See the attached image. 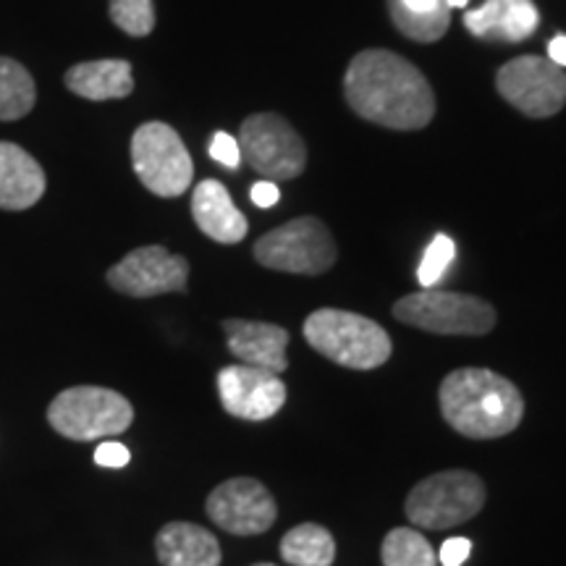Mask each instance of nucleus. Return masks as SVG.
Instances as JSON below:
<instances>
[{
  "instance_id": "nucleus-1",
  "label": "nucleus",
  "mask_w": 566,
  "mask_h": 566,
  "mask_svg": "<svg viewBox=\"0 0 566 566\" xmlns=\"http://www.w3.org/2000/svg\"><path fill=\"white\" fill-rule=\"evenodd\" d=\"M352 111L386 129L417 132L433 122L436 97L422 71L391 51L354 55L344 76Z\"/></svg>"
},
{
  "instance_id": "nucleus-2",
  "label": "nucleus",
  "mask_w": 566,
  "mask_h": 566,
  "mask_svg": "<svg viewBox=\"0 0 566 566\" xmlns=\"http://www.w3.org/2000/svg\"><path fill=\"white\" fill-rule=\"evenodd\" d=\"M438 401L443 420L459 436L472 441H491L514 433L525 417V399L520 388L485 367H462L446 375Z\"/></svg>"
},
{
  "instance_id": "nucleus-3",
  "label": "nucleus",
  "mask_w": 566,
  "mask_h": 566,
  "mask_svg": "<svg viewBox=\"0 0 566 566\" xmlns=\"http://www.w3.org/2000/svg\"><path fill=\"white\" fill-rule=\"evenodd\" d=\"M304 338L317 354L352 370H375L391 357V338L370 317L346 310H315L304 321Z\"/></svg>"
},
{
  "instance_id": "nucleus-4",
  "label": "nucleus",
  "mask_w": 566,
  "mask_h": 566,
  "mask_svg": "<svg viewBox=\"0 0 566 566\" xmlns=\"http://www.w3.org/2000/svg\"><path fill=\"white\" fill-rule=\"evenodd\" d=\"M48 422L69 441H97L126 433L134 422V407L126 396L111 388L74 386L51 401Z\"/></svg>"
},
{
  "instance_id": "nucleus-5",
  "label": "nucleus",
  "mask_w": 566,
  "mask_h": 566,
  "mask_svg": "<svg viewBox=\"0 0 566 566\" xmlns=\"http://www.w3.org/2000/svg\"><path fill=\"white\" fill-rule=\"evenodd\" d=\"M485 506V483L470 470H446L430 475L409 491L407 520L424 530L464 525Z\"/></svg>"
},
{
  "instance_id": "nucleus-6",
  "label": "nucleus",
  "mask_w": 566,
  "mask_h": 566,
  "mask_svg": "<svg viewBox=\"0 0 566 566\" xmlns=\"http://www.w3.org/2000/svg\"><path fill=\"white\" fill-rule=\"evenodd\" d=\"M396 321L443 336H485L495 325L493 304L472 294L459 292H424L407 294L394 304Z\"/></svg>"
},
{
  "instance_id": "nucleus-7",
  "label": "nucleus",
  "mask_w": 566,
  "mask_h": 566,
  "mask_svg": "<svg viewBox=\"0 0 566 566\" xmlns=\"http://www.w3.org/2000/svg\"><path fill=\"white\" fill-rule=\"evenodd\" d=\"M336 254V242L328 226L313 216L294 218V221L268 231L254 244V260L281 273L321 275L334 268Z\"/></svg>"
},
{
  "instance_id": "nucleus-8",
  "label": "nucleus",
  "mask_w": 566,
  "mask_h": 566,
  "mask_svg": "<svg viewBox=\"0 0 566 566\" xmlns=\"http://www.w3.org/2000/svg\"><path fill=\"white\" fill-rule=\"evenodd\" d=\"M132 163L139 181L158 197H179L192 187L195 166L176 129L163 122L142 124L132 137Z\"/></svg>"
},
{
  "instance_id": "nucleus-9",
  "label": "nucleus",
  "mask_w": 566,
  "mask_h": 566,
  "mask_svg": "<svg viewBox=\"0 0 566 566\" xmlns=\"http://www.w3.org/2000/svg\"><path fill=\"white\" fill-rule=\"evenodd\" d=\"M242 160L268 181H289L304 171L307 150L292 124L275 113H254L239 132Z\"/></svg>"
},
{
  "instance_id": "nucleus-10",
  "label": "nucleus",
  "mask_w": 566,
  "mask_h": 566,
  "mask_svg": "<svg viewBox=\"0 0 566 566\" xmlns=\"http://www.w3.org/2000/svg\"><path fill=\"white\" fill-rule=\"evenodd\" d=\"M501 97L530 118H548L566 103V71L541 55H520L495 76Z\"/></svg>"
},
{
  "instance_id": "nucleus-11",
  "label": "nucleus",
  "mask_w": 566,
  "mask_h": 566,
  "mask_svg": "<svg viewBox=\"0 0 566 566\" xmlns=\"http://www.w3.org/2000/svg\"><path fill=\"white\" fill-rule=\"evenodd\" d=\"M205 512L231 535H263L273 527L279 506L260 480L231 478L208 495Z\"/></svg>"
},
{
  "instance_id": "nucleus-12",
  "label": "nucleus",
  "mask_w": 566,
  "mask_h": 566,
  "mask_svg": "<svg viewBox=\"0 0 566 566\" xmlns=\"http://www.w3.org/2000/svg\"><path fill=\"white\" fill-rule=\"evenodd\" d=\"M189 281V263L181 254L168 252L166 247H139L126 254L122 263L108 271V283L126 296H160L184 292Z\"/></svg>"
},
{
  "instance_id": "nucleus-13",
  "label": "nucleus",
  "mask_w": 566,
  "mask_h": 566,
  "mask_svg": "<svg viewBox=\"0 0 566 566\" xmlns=\"http://www.w3.org/2000/svg\"><path fill=\"white\" fill-rule=\"evenodd\" d=\"M218 394L226 412L250 422L271 420L286 405V386L279 373L242 363L218 373Z\"/></svg>"
},
{
  "instance_id": "nucleus-14",
  "label": "nucleus",
  "mask_w": 566,
  "mask_h": 566,
  "mask_svg": "<svg viewBox=\"0 0 566 566\" xmlns=\"http://www.w3.org/2000/svg\"><path fill=\"white\" fill-rule=\"evenodd\" d=\"M223 331L229 352L242 365L263 367V370L279 375L289 367V331L281 325L231 317V321H223Z\"/></svg>"
},
{
  "instance_id": "nucleus-15",
  "label": "nucleus",
  "mask_w": 566,
  "mask_h": 566,
  "mask_svg": "<svg viewBox=\"0 0 566 566\" xmlns=\"http://www.w3.org/2000/svg\"><path fill=\"white\" fill-rule=\"evenodd\" d=\"M541 13L533 0H485L475 11L464 13L467 32L480 40L522 42L533 38Z\"/></svg>"
},
{
  "instance_id": "nucleus-16",
  "label": "nucleus",
  "mask_w": 566,
  "mask_h": 566,
  "mask_svg": "<svg viewBox=\"0 0 566 566\" xmlns=\"http://www.w3.org/2000/svg\"><path fill=\"white\" fill-rule=\"evenodd\" d=\"M192 216L205 237L218 244H239L247 237V218L221 181L205 179L195 187Z\"/></svg>"
},
{
  "instance_id": "nucleus-17",
  "label": "nucleus",
  "mask_w": 566,
  "mask_h": 566,
  "mask_svg": "<svg viewBox=\"0 0 566 566\" xmlns=\"http://www.w3.org/2000/svg\"><path fill=\"white\" fill-rule=\"evenodd\" d=\"M45 171L13 142H0V208L27 210L45 195Z\"/></svg>"
},
{
  "instance_id": "nucleus-18",
  "label": "nucleus",
  "mask_w": 566,
  "mask_h": 566,
  "mask_svg": "<svg viewBox=\"0 0 566 566\" xmlns=\"http://www.w3.org/2000/svg\"><path fill=\"white\" fill-rule=\"evenodd\" d=\"M155 554L163 566H221L218 537L192 522H168L155 537Z\"/></svg>"
},
{
  "instance_id": "nucleus-19",
  "label": "nucleus",
  "mask_w": 566,
  "mask_h": 566,
  "mask_svg": "<svg viewBox=\"0 0 566 566\" xmlns=\"http://www.w3.org/2000/svg\"><path fill=\"white\" fill-rule=\"evenodd\" d=\"M63 82L84 101H118V97L132 95L134 90L132 63L122 59L76 63L66 71Z\"/></svg>"
},
{
  "instance_id": "nucleus-20",
  "label": "nucleus",
  "mask_w": 566,
  "mask_h": 566,
  "mask_svg": "<svg viewBox=\"0 0 566 566\" xmlns=\"http://www.w3.org/2000/svg\"><path fill=\"white\" fill-rule=\"evenodd\" d=\"M396 30L417 42L441 40L451 24L446 0H388Z\"/></svg>"
},
{
  "instance_id": "nucleus-21",
  "label": "nucleus",
  "mask_w": 566,
  "mask_h": 566,
  "mask_svg": "<svg viewBox=\"0 0 566 566\" xmlns=\"http://www.w3.org/2000/svg\"><path fill=\"white\" fill-rule=\"evenodd\" d=\"M281 556L292 566H331L336 558V541L323 525L304 522L283 535Z\"/></svg>"
},
{
  "instance_id": "nucleus-22",
  "label": "nucleus",
  "mask_w": 566,
  "mask_h": 566,
  "mask_svg": "<svg viewBox=\"0 0 566 566\" xmlns=\"http://www.w3.org/2000/svg\"><path fill=\"white\" fill-rule=\"evenodd\" d=\"M38 90L32 74L19 61L0 55V122H17L34 108Z\"/></svg>"
},
{
  "instance_id": "nucleus-23",
  "label": "nucleus",
  "mask_w": 566,
  "mask_h": 566,
  "mask_svg": "<svg viewBox=\"0 0 566 566\" xmlns=\"http://www.w3.org/2000/svg\"><path fill=\"white\" fill-rule=\"evenodd\" d=\"M384 566H438L433 546L412 527H396L380 546Z\"/></svg>"
},
{
  "instance_id": "nucleus-24",
  "label": "nucleus",
  "mask_w": 566,
  "mask_h": 566,
  "mask_svg": "<svg viewBox=\"0 0 566 566\" xmlns=\"http://www.w3.org/2000/svg\"><path fill=\"white\" fill-rule=\"evenodd\" d=\"M111 19L132 38H147L155 27L153 0H111Z\"/></svg>"
},
{
  "instance_id": "nucleus-25",
  "label": "nucleus",
  "mask_w": 566,
  "mask_h": 566,
  "mask_svg": "<svg viewBox=\"0 0 566 566\" xmlns=\"http://www.w3.org/2000/svg\"><path fill=\"white\" fill-rule=\"evenodd\" d=\"M457 258V244L454 239L446 237V233H436L433 242L424 250V258L420 268H417V281L422 289H433L438 281L443 279V273L449 271V265Z\"/></svg>"
},
{
  "instance_id": "nucleus-26",
  "label": "nucleus",
  "mask_w": 566,
  "mask_h": 566,
  "mask_svg": "<svg viewBox=\"0 0 566 566\" xmlns=\"http://www.w3.org/2000/svg\"><path fill=\"white\" fill-rule=\"evenodd\" d=\"M208 153L212 160H218L223 168H229V171H237V168L242 166V147H239V142L226 132L212 134Z\"/></svg>"
},
{
  "instance_id": "nucleus-27",
  "label": "nucleus",
  "mask_w": 566,
  "mask_h": 566,
  "mask_svg": "<svg viewBox=\"0 0 566 566\" xmlns=\"http://www.w3.org/2000/svg\"><path fill=\"white\" fill-rule=\"evenodd\" d=\"M472 554V543L467 537H449V541L441 546V558L443 566H462L467 562V556Z\"/></svg>"
},
{
  "instance_id": "nucleus-28",
  "label": "nucleus",
  "mask_w": 566,
  "mask_h": 566,
  "mask_svg": "<svg viewBox=\"0 0 566 566\" xmlns=\"http://www.w3.org/2000/svg\"><path fill=\"white\" fill-rule=\"evenodd\" d=\"M129 459H132L129 449L122 443H103V446H97V451H95V462L101 467H113V470L126 467L129 464Z\"/></svg>"
},
{
  "instance_id": "nucleus-29",
  "label": "nucleus",
  "mask_w": 566,
  "mask_h": 566,
  "mask_svg": "<svg viewBox=\"0 0 566 566\" xmlns=\"http://www.w3.org/2000/svg\"><path fill=\"white\" fill-rule=\"evenodd\" d=\"M250 197H252V202L258 205V208L265 210V208H273V205L281 200V189H279V184H275V181L263 179V181L252 184Z\"/></svg>"
},
{
  "instance_id": "nucleus-30",
  "label": "nucleus",
  "mask_w": 566,
  "mask_h": 566,
  "mask_svg": "<svg viewBox=\"0 0 566 566\" xmlns=\"http://www.w3.org/2000/svg\"><path fill=\"white\" fill-rule=\"evenodd\" d=\"M548 61H554L556 66L566 69V34H556V38L548 42Z\"/></svg>"
},
{
  "instance_id": "nucleus-31",
  "label": "nucleus",
  "mask_w": 566,
  "mask_h": 566,
  "mask_svg": "<svg viewBox=\"0 0 566 566\" xmlns=\"http://www.w3.org/2000/svg\"><path fill=\"white\" fill-rule=\"evenodd\" d=\"M446 3H449V9H467L470 0H446Z\"/></svg>"
},
{
  "instance_id": "nucleus-32",
  "label": "nucleus",
  "mask_w": 566,
  "mask_h": 566,
  "mask_svg": "<svg viewBox=\"0 0 566 566\" xmlns=\"http://www.w3.org/2000/svg\"><path fill=\"white\" fill-rule=\"evenodd\" d=\"M252 566H275V564H252Z\"/></svg>"
}]
</instances>
